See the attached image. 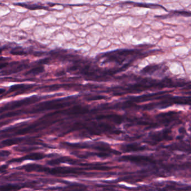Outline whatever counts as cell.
Masks as SVG:
<instances>
[{"mask_svg": "<svg viewBox=\"0 0 191 191\" xmlns=\"http://www.w3.org/2000/svg\"><path fill=\"white\" fill-rule=\"evenodd\" d=\"M17 5L19 6H22L24 7L25 8H27L28 9L30 10H36V9H41V8H46V7H43L41 6L40 5H28V4H17Z\"/></svg>", "mask_w": 191, "mask_h": 191, "instance_id": "6da1fadb", "label": "cell"}, {"mask_svg": "<svg viewBox=\"0 0 191 191\" xmlns=\"http://www.w3.org/2000/svg\"><path fill=\"white\" fill-rule=\"evenodd\" d=\"M44 158V156L42 154H39V153H34L30 154L29 155H28L26 156V158L28 159H30V160H39V159H42Z\"/></svg>", "mask_w": 191, "mask_h": 191, "instance_id": "7a4b0ae2", "label": "cell"}, {"mask_svg": "<svg viewBox=\"0 0 191 191\" xmlns=\"http://www.w3.org/2000/svg\"><path fill=\"white\" fill-rule=\"evenodd\" d=\"M43 71V67H37V68H34L31 70L30 71L28 72V73H33V74H38L42 72Z\"/></svg>", "mask_w": 191, "mask_h": 191, "instance_id": "3957f363", "label": "cell"}, {"mask_svg": "<svg viewBox=\"0 0 191 191\" xmlns=\"http://www.w3.org/2000/svg\"><path fill=\"white\" fill-rule=\"evenodd\" d=\"M16 141H15L14 140H8L4 141V144L6 145H12L14 144H16L17 142Z\"/></svg>", "mask_w": 191, "mask_h": 191, "instance_id": "277c9868", "label": "cell"}]
</instances>
